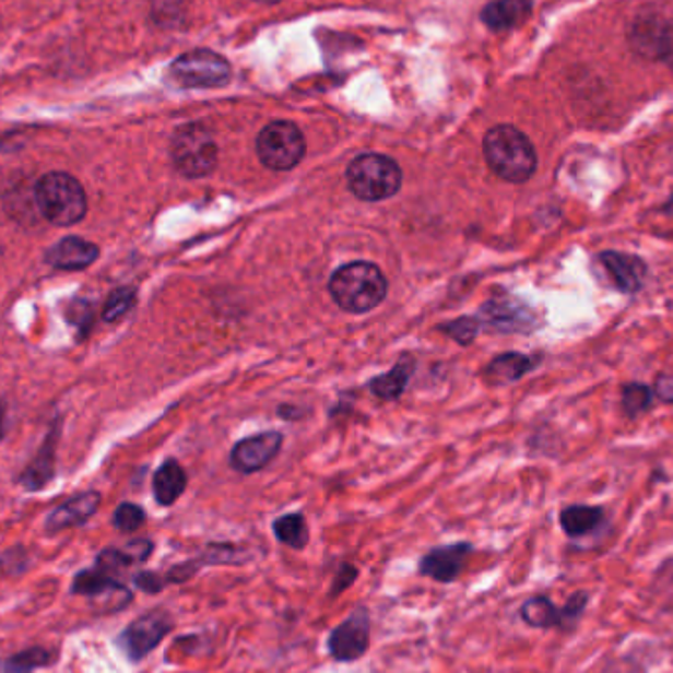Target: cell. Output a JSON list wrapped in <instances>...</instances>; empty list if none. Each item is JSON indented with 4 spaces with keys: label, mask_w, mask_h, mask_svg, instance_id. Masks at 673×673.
I'll use <instances>...</instances> for the list:
<instances>
[{
    "label": "cell",
    "mask_w": 673,
    "mask_h": 673,
    "mask_svg": "<svg viewBox=\"0 0 673 673\" xmlns=\"http://www.w3.org/2000/svg\"><path fill=\"white\" fill-rule=\"evenodd\" d=\"M534 0H496L485 7L483 22L491 31H512L530 16Z\"/></svg>",
    "instance_id": "2e32d148"
},
{
    "label": "cell",
    "mask_w": 673,
    "mask_h": 673,
    "mask_svg": "<svg viewBox=\"0 0 673 673\" xmlns=\"http://www.w3.org/2000/svg\"><path fill=\"white\" fill-rule=\"evenodd\" d=\"M535 367V358L522 353H505L493 358L485 368V380L488 385H510L528 375Z\"/></svg>",
    "instance_id": "ac0fdd59"
},
{
    "label": "cell",
    "mask_w": 673,
    "mask_h": 673,
    "mask_svg": "<svg viewBox=\"0 0 673 673\" xmlns=\"http://www.w3.org/2000/svg\"><path fill=\"white\" fill-rule=\"evenodd\" d=\"M217 144L203 125H186L172 139V160L186 178H205L217 166Z\"/></svg>",
    "instance_id": "5b68a950"
},
{
    "label": "cell",
    "mask_w": 673,
    "mask_h": 673,
    "mask_svg": "<svg viewBox=\"0 0 673 673\" xmlns=\"http://www.w3.org/2000/svg\"><path fill=\"white\" fill-rule=\"evenodd\" d=\"M122 552L129 557L130 564H140V562L149 559L150 554H152V544L149 540H137V542L127 545Z\"/></svg>",
    "instance_id": "f546056e"
},
{
    "label": "cell",
    "mask_w": 673,
    "mask_h": 673,
    "mask_svg": "<svg viewBox=\"0 0 673 673\" xmlns=\"http://www.w3.org/2000/svg\"><path fill=\"white\" fill-rule=\"evenodd\" d=\"M522 618L534 628H550L562 623V611H557L550 599L534 597L522 606Z\"/></svg>",
    "instance_id": "603a6c76"
},
{
    "label": "cell",
    "mask_w": 673,
    "mask_h": 673,
    "mask_svg": "<svg viewBox=\"0 0 673 673\" xmlns=\"http://www.w3.org/2000/svg\"><path fill=\"white\" fill-rule=\"evenodd\" d=\"M257 154L267 168L287 172L296 168L306 154V140L294 122L276 120L260 130Z\"/></svg>",
    "instance_id": "8992f818"
},
{
    "label": "cell",
    "mask_w": 673,
    "mask_h": 673,
    "mask_svg": "<svg viewBox=\"0 0 673 673\" xmlns=\"http://www.w3.org/2000/svg\"><path fill=\"white\" fill-rule=\"evenodd\" d=\"M414 367L416 365H414L412 358H402L390 373L370 380L373 394L382 398V400H397L398 397H402L404 390H406L408 382H410V377L414 373Z\"/></svg>",
    "instance_id": "ffe728a7"
},
{
    "label": "cell",
    "mask_w": 673,
    "mask_h": 673,
    "mask_svg": "<svg viewBox=\"0 0 673 673\" xmlns=\"http://www.w3.org/2000/svg\"><path fill=\"white\" fill-rule=\"evenodd\" d=\"M599 262L603 264L618 292L636 294L642 290L646 276H648V267L642 258L618 252V250H604L599 255Z\"/></svg>",
    "instance_id": "7c38bea8"
},
{
    "label": "cell",
    "mask_w": 673,
    "mask_h": 673,
    "mask_svg": "<svg viewBox=\"0 0 673 673\" xmlns=\"http://www.w3.org/2000/svg\"><path fill=\"white\" fill-rule=\"evenodd\" d=\"M284 437L278 432H264L258 436L245 437L231 451V465L238 473H257L278 456Z\"/></svg>",
    "instance_id": "30bf717a"
},
{
    "label": "cell",
    "mask_w": 673,
    "mask_h": 673,
    "mask_svg": "<svg viewBox=\"0 0 673 673\" xmlns=\"http://www.w3.org/2000/svg\"><path fill=\"white\" fill-rule=\"evenodd\" d=\"M99 503L101 496L97 493H85V495L71 498L50 516L48 532H58L71 526L83 524L87 518L97 512Z\"/></svg>",
    "instance_id": "e0dca14e"
},
{
    "label": "cell",
    "mask_w": 673,
    "mask_h": 673,
    "mask_svg": "<svg viewBox=\"0 0 673 673\" xmlns=\"http://www.w3.org/2000/svg\"><path fill=\"white\" fill-rule=\"evenodd\" d=\"M357 567L351 564H343L339 567V571H336L335 583H333V589H331V597H336V594L343 593L345 589H349L351 585L355 583V579H357Z\"/></svg>",
    "instance_id": "f1b7e54d"
},
{
    "label": "cell",
    "mask_w": 673,
    "mask_h": 673,
    "mask_svg": "<svg viewBox=\"0 0 673 673\" xmlns=\"http://www.w3.org/2000/svg\"><path fill=\"white\" fill-rule=\"evenodd\" d=\"M559 522H562L565 534L571 538L587 535L603 522V508L585 505L567 506L559 516Z\"/></svg>",
    "instance_id": "44dd1931"
},
{
    "label": "cell",
    "mask_w": 673,
    "mask_h": 673,
    "mask_svg": "<svg viewBox=\"0 0 673 673\" xmlns=\"http://www.w3.org/2000/svg\"><path fill=\"white\" fill-rule=\"evenodd\" d=\"M347 184L361 201H385L402 186V169L382 154H361L349 164Z\"/></svg>",
    "instance_id": "277c9868"
},
{
    "label": "cell",
    "mask_w": 673,
    "mask_h": 673,
    "mask_svg": "<svg viewBox=\"0 0 673 673\" xmlns=\"http://www.w3.org/2000/svg\"><path fill=\"white\" fill-rule=\"evenodd\" d=\"M662 211L663 213H665V215H672L673 217V196L672 198L668 199V203L663 205Z\"/></svg>",
    "instance_id": "d6a6232c"
},
{
    "label": "cell",
    "mask_w": 673,
    "mask_h": 673,
    "mask_svg": "<svg viewBox=\"0 0 673 673\" xmlns=\"http://www.w3.org/2000/svg\"><path fill=\"white\" fill-rule=\"evenodd\" d=\"M486 323L503 333H530L535 327L534 311L512 297H500L483 307Z\"/></svg>",
    "instance_id": "4fadbf2b"
},
{
    "label": "cell",
    "mask_w": 673,
    "mask_h": 673,
    "mask_svg": "<svg viewBox=\"0 0 673 673\" xmlns=\"http://www.w3.org/2000/svg\"><path fill=\"white\" fill-rule=\"evenodd\" d=\"M388 282L382 270L367 262L357 260L333 272L329 280V294L336 306L349 314H367L380 306L387 297Z\"/></svg>",
    "instance_id": "7a4b0ae2"
},
{
    "label": "cell",
    "mask_w": 673,
    "mask_h": 673,
    "mask_svg": "<svg viewBox=\"0 0 673 673\" xmlns=\"http://www.w3.org/2000/svg\"><path fill=\"white\" fill-rule=\"evenodd\" d=\"M471 544H453L436 547L427 552L420 562V574L436 579L439 583H451L463 571L467 555L471 554Z\"/></svg>",
    "instance_id": "5bb4252c"
},
{
    "label": "cell",
    "mask_w": 673,
    "mask_h": 673,
    "mask_svg": "<svg viewBox=\"0 0 673 673\" xmlns=\"http://www.w3.org/2000/svg\"><path fill=\"white\" fill-rule=\"evenodd\" d=\"M446 333L453 336L457 343H461V345H469L473 339L476 336V331H479V321L476 319H471V317H463V319H456L453 323H449V326L441 327Z\"/></svg>",
    "instance_id": "83f0119b"
},
{
    "label": "cell",
    "mask_w": 673,
    "mask_h": 673,
    "mask_svg": "<svg viewBox=\"0 0 673 673\" xmlns=\"http://www.w3.org/2000/svg\"><path fill=\"white\" fill-rule=\"evenodd\" d=\"M71 591L75 594L90 597L101 611H109V613L125 609L132 601L129 589L119 581H115L109 574L101 571L99 567L81 571L75 577Z\"/></svg>",
    "instance_id": "9c48e42d"
},
{
    "label": "cell",
    "mask_w": 673,
    "mask_h": 673,
    "mask_svg": "<svg viewBox=\"0 0 673 673\" xmlns=\"http://www.w3.org/2000/svg\"><path fill=\"white\" fill-rule=\"evenodd\" d=\"M653 392H656L663 402L673 404V375H662V377H658Z\"/></svg>",
    "instance_id": "1f68e13d"
},
{
    "label": "cell",
    "mask_w": 673,
    "mask_h": 673,
    "mask_svg": "<svg viewBox=\"0 0 673 673\" xmlns=\"http://www.w3.org/2000/svg\"><path fill=\"white\" fill-rule=\"evenodd\" d=\"M51 662V653L44 648H32L26 652L16 653L0 663V673H32L42 665Z\"/></svg>",
    "instance_id": "cb8c5ba5"
},
{
    "label": "cell",
    "mask_w": 673,
    "mask_h": 673,
    "mask_svg": "<svg viewBox=\"0 0 673 673\" xmlns=\"http://www.w3.org/2000/svg\"><path fill=\"white\" fill-rule=\"evenodd\" d=\"M97 257H99V248L80 237L61 238L46 252V260L51 267L61 268V270H81V268L93 264Z\"/></svg>",
    "instance_id": "9a60e30c"
},
{
    "label": "cell",
    "mask_w": 673,
    "mask_h": 673,
    "mask_svg": "<svg viewBox=\"0 0 673 673\" xmlns=\"http://www.w3.org/2000/svg\"><path fill=\"white\" fill-rule=\"evenodd\" d=\"M36 203L42 215L60 227L78 223L87 213L85 189L78 179L63 172H51L38 181Z\"/></svg>",
    "instance_id": "3957f363"
},
{
    "label": "cell",
    "mask_w": 673,
    "mask_h": 673,
    "mask_svg": "<svg viewBox=\"0 0 673 673\" xmlns=\"http://www.w3.org/2000/svg\"><path fill=\"white\" fill-rule=\"evenodd\" d=\"M653 402L652 388L640 385V382H630L623 387V410L626 416L636 417L642 414L646 410H650Z\"/></svg>",
    "instance_id": "d4e9b609"
},
{
    "label": "cell",
    "mask_w": 673,
    "mask_h": 673,
    "mask_svg": "<svg viewBox=\"0 0 673 673\" xmlns=\"http://www.w3.org/2000/svg\"><path fill=\"white\" fill-rule=\"evenodd\" d=\"M274 535L282 544L290 545L294 550H304L309 540L307 534L306 518L302 515H286L278 518L274 522Z\"/></svg>",
    "instance_id": "7402d4cb"
},
{
    "label": "cell",
    "mask_w": 673,
    "mask_h": 673,
    "mask_svg": "<svg viewBox=\"0 0 673 673\" xmlns=\"http://www.w3.org/2000/svg\"><path fill=\"white\" fill-rule=\"evenodd\" d=\"M144 518H146V515L140 506L127 503V505H120L117 508L113 522L119 528L120 532H134V530H139L140 526L144 524Z\"/></svg>",
    "instance_id": "4316f807"
},
{
    "label": "cell",
    "mask_w": 673,
    "mask_h": 673,
    "mask_svg": "<svg viewBox=\"0 0 673 673\" xmlns=\"http://www.w3.org/2000/svg\"><path fill=\"white\" fill-rule=\"evenodd\" d=\"M483 152L493 174L510 184H526L538 169L534 144L512 125H498L488 130Z\"/></svg>",
    "instance_id": "6da1fadb"
},
{
    "label": "cell",
    "mask_w": 673,
    "mask_h": 673,
    "mask_svg": "<svg viewBox=\"0 0 673 673\" xmlns=\"http://www.w3.org/2000/svg\"><path fill=\"white\" fill-rule=\"evenodd\" d=\"M172 616L164 611H152L129 624V628L120 636V646L130 660L139 662L158 646L164 636L172 630Z\"/></svg>",
    "instance_id": "ba28073f"
},
{
    "label": "cell",
    "mask_w": 673,
    "mask_h": 673,
    "mask_svg": "<svg viewBox=\"0 0 673 673\" xmlns=\"http://www.w3.org/2000/svg\"><path fill=\"white\" fill-rule=\"evenodd\" d=\"M134 302H137L134 290H130V287L115 290L105 304V311H103L105 321H117L120 317L127 316L134 306Z\"/></svg>",
    "instance_id": "484cf974"
},
{
    "label": "cell",
    "mask_w": 673,
    "mask_h": 673,
    "mask_svg": "<svg viewBox=\"0 0 673 673\" xmlns=\"http://www.w3.org/2000/svg\"><path fill=\"white\" fill-rule=\"evenodd\" d=\"M188 486V475L176 461H166L154 475V496L162 506L174 505Z\"/></svg>",
    "instance_id": "d6986e66"
},
{
    "label": "cell",
    "mask_w": 673,
    "mask_h": 673,
    "mask_svg": "<svg viewBox=\"0 0 673 673\" xmlns=\"http://www.w3.org/2000/svg\"><path fill=\"white\" fill-rule=\"evenodd\" d=\"M329 653L336 662H353L368 650V616L365 611L349 616L327 640Z\"/></svg>",
    "instance_id": "8fae6325"
},
{
    "label": "cell",
    "mask_w": 673,
    "mask_h": 673,
    "mask_svg": "<svg viewBox=\"0 0 673 673\" xmlns=\"http://www.w3.org/2000/svg\"><path fill=\"white\" fill-rule=\"evenodd\" d=\"M169 73L184 87H221L231 80V66L215 51L193 50L179 56Z\"/></svg>",
    "instance_id": "52a82bcc"
},
{
    "label": "cell",
    "mask_w": 673,
    "mask_h": 673,
    "mask_svg": "<svg viewBox=\"0 0 673 673\" xmlns=\"http://www.w3.org/2000/svg\"><path fill=\"white\" fill-rule=\"evenodd\" d=\"M260 2H268V4H274V2H282V0H260Z\"/></svg>",
    "instance_id": "836d02e7"
},
{
    "label": "cell",
    "mask_w": 673,
    "mask_h": 673,
    "mask_svg": "<svg viewBox=\"0 0 673 673\" xmlns=\"http://www.w3.org/2000/svg\"><path fill=\"white\" fill-rule=\"evenodd\" d=\"M134 581H137V587L142 589V591H146V593H158V591H162V587H164V579L156 574H150V571L137 575Z\"/></svg>",
    "instance_id": "4dcf8cb0"
}]
</instances>
